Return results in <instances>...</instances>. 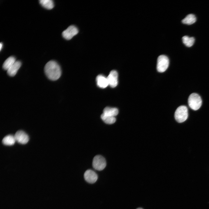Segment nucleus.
I'll use <instances>...</instances> for the list:
<instances>
[{
    "label": "nucleus",
    "mask_w": 209,
    "mask_h": 209,
    "mask_svg": "<svg viewBox=\"0 0 209 209\" xmlns=\"http://www.w3.org/2000/svg\"><path fill=\"white\" fill-rule=\"evenodd\" d=\"M16 61L15 58L13 56H10L5 61L3 65L4 69L8 70Z\"/></svg>",
    "instance_id": "nucleus-13"
},
{
    "label": "nucleus",
    "mask_w": 209,
    "mask_h": 209,
    "mask_svg": "<svg viewBox=\"0 0 209 209\" xmlns=\"http://www.w3.org/2000/svg\"><path fill=\"white\" fill-rule=\"evenodd\" d=\"M78 32V28L74 25L69 26L62 33L63 37L66 39L70 40Z\"/></svg>",
    "instance_id": "nucleus-6"
},
{
    "label": "nucleus",
    "mask_w": 209,
    "mask_h": 209,
    "mask_svg": "<svg viewBox=\"0 0 209 209\" xmlns=\"http://www.w3.org/2000/svg\"><path fill=\"white\" fill-rule=\"evenodd\" d=\"M21 66V62L19 61H16L14 64L7 71L8 75L10 76H14L17 73Z\"/></svg>",
    "instance_id": "nucleus-11"
},
{
    "label": "nucleus",
    "mask_w": 209,
    "mask_h": 209,
    "mask_svg": "<svg viewBox=\"0 0 209 209\" xmlns=\"http://www.w3.org/2000/svg\"><path fill=\"white\" fill-rule=\"evenodd\" d=\"M188 110L187 107L184 105L179 107L174 113V117L176 120L179 123L185 121L188 117Z\"/></svg>",
    "instance_id": "nucleus-3"
},
{
    "label": "nucleus",
    "mask_w": 209,
    "mask_h": 209,
    "mask_svg": "<svg viewBox=\"0 0 209 209\" xmlns=\"http://www.w3.org/2000/svg\"><path fill=\"white\" fill-rule=\"evenodd\" d=\"M3 47V43L1 42L0 44V50H1Z\"/></svg>",
    "instance_id": "nucleus-19"
},
{
    "label": "nucleus",
    "mask_w": 209,
    "mask_h": 209,
    "mask_svg": "<svg viewBox=\"0 0 209 209\" xmlns=\"http://www.w3.org/2000/svg\"><path fill=\"white\" fill-rule=\"evenodd\" d=\"M118 73L115 70L111 71L107 79L109 85L111 87H116L118 84Z\"/></svg>",
    "instance_id": "nucleus-8"
},
{
    "label": "nucleus",
    "mask_w": 209,
    "mask_h": 209,
    "mask_svg": "<svg viewBox=\"0 0 209 209\" xmlns=\"http://www.w3.org/2000/svg\"><path fill=\"white\" fill-rule=\"evenodd\" d=\"M16 141L14 136L8 135L4 137L2 141L3 144L6 145H14Z\"/></svg>",
    "instance_id": "nucleus-14"
},
{
    "label": "nucleus",
    "mask_w": 209,
    "mask_h": 209,
    "mask_svg": "<svg viewBox=\"0 0 209 209\" xmlns=\"http://www.w3.org/2000/svg\"><path fill=\"white\" fill-rule=\"evenodd\" d=\"M96 81L97 86L100 88H105L109 85L107 78L102 75H98L96 77Z\"/></svg>",
    "instance_id": "nucleus-10"
},
{
    "label": "nucleus",
    "mask_w": 209,
    "mask_h": 209,
    "mask_svg": "<svg viewBox=\"0 0 209 209\" xmlns=\"http://www.w3.org/2000/svg\"><path fill=\"white\" fill-rule=\"evenodd\" d=\"M44 70L46 76L51 80H56L61 76L60 67L55 61L51 60L48 62L45 66Z\"/></svg>",
    "instance_id": "nucleus-1"
},
{
    "label": "nucleus",
    "mask_w": 209,
    "mask_h": 209,
    "mask_svg": "<svg viewBox=\"0 0 209 209\" xmlns=\"http://www.w3.org/2000/svg\"><path fill=\"white\" fill-rule=\"evenodd\" d=\"M39 2L42 6L48 9H52L54 6L53 2L52 0H40Z\"/></svg>",
    "instance_id": "nucleus-18"
},
{
    "label": "nucleus",
    "mask_w": 209,
    "mask_h": 209,
    "mask_svg": "<svg viewBox=\"0 0 209 209\" xmlns=\"http://www.w3.org/2000/svg\"><path fill=\"white\" fill-rule=\"evenodd\" d=\"M84 177L85 181L90 183H95L98 178L97 174L91 170H88L85 172Z\"/></svg>",
    "instance_id": "nucleus-9"
},
{
    "label": "nucleus",
    "mask_w": 209,
    "mask_h": 209,
    "mask_svg": "<svg viewBox=\"0 0 209 209\" xmlns=\"http://www.w3.org/2000/svg\"><path fill=\"white\" fill-rule=\"evenodd\" d=\"M188 103L190 107L194 110L198 109L201 107L202 101L200 96L197 94L193 93L189 97Z\"/></svg>",
    "instance_id": "nucleus-2"
},
{
    "label": "nucleus",
    "mask_w": 209,
    "mask_h": 209,
    "mask_svg": "<svg viewBox=\"0 0 209 209\" xmlns=\"http://www.w3.org/2000/svg\"><path fill=\"white\" fill-rule=\"evenodd\" d=\"M14 137L16 141L21 144H26L29 140L28 135L22 130L17 131L14 135Z\"/></svg>",
    "instance_id": "nucleus-7"
},
{
    "label": "nucleus",
    "mask_w": 209,
    "mask_h": 209,
    "mask_svg": "<svg viewBox=\"0 0 209 209\" xmlns=\"http://www.w3.org/2000/svg\"><path fill=\"white\" fill-rule=\"evenodd\" d=\"M101 118L105 123L108 124H113L116 121L115 117L107 116L103 113L101 115Z\"/></svg>",
    "instance_id": "nucleus-17"
},
{
    "label": "nucleus",
    "mask_w": 209,
    "mask_h": 209,
    "mask_svg": "<svg viewBox=\"0 0 209 209\" xmlns=\"http://www.w3.org/2000/svg\"><path fill=\"white\" fill-rule=\"evenodd\" d=\"M183 43L186 46L190 47L194 44L195 39L193 37H190L187 36H183L182 38Z\"/></svg>",
    "instance_id": "nucleus-16"
},
{
    "label": "nucleus",
    "mask_w": 209,
    "mask_h": 209,
    "mask_svg": "<svg viewBox=\"0 0 209 209\" xmlns=\"http://www.w3.org/2000/svg\"><path fill=\"white\" fill-rule=\"evenodd\" d=\"M136 209H143L141 208H137Z\"/></svg>",
    "instance_id": "nucleus-20"
},
{
    "label": "nucleus",
    "mask_w": 209,
    "mask_h": 209,
    "mask_svg": "<svg viewBox=\"0 0 209 209\" xmlns=\"http://www.w3.org/2000/svg\"><path fill=\"white\" fill-rule=\"evenodd\" d=\"M118 113V109L116 108L107 107L103 111V113L107 116L115 117L117 116Z\"/></svg>",
    "instance_id": "nucleus-12"
},
{
    "label": "nucleus",
    "mask_w": 209,
    "mask_h": 209,
    "mask_svg": "<svg viewBox=\"0 0 209 209\" xmlns=\"http://www.w3.org/2000/svg\"><path fill=\"white\" fill-rule=\"evenodd\" d=\"M196 21V18L194 15L189 14L188 15L182 20V23L184 24L191 25L194 24Z\"/></svg>",
    "instance_id": "nucleus-15"
},
{
    "label": "nucleus",
    "mask_w": 209,
    "mask_h": 209,
    "mask_svg": "<svg viewBox=\"0 0 209 209\" xmlns=\"http://www.w3.org/2000/svg\"><path fill=\"white\" fill-rule=\"evenodd\" d=\"M106 165V161L103 156L100 155H97L94 157L92 166L94 169L98 171H101L105 168Z\"/></svg>",
    "instance_id": "nucleus-5"
},
{
    "label": "nucleus",
    "mask_w": 209,
    "mask_h": 209,
    "mask_svg": "<svg viewBox=\"0 0 209 209\" xmlns=\"http://www.w3.org/2000/svg\"><path fill=\"white\" fill-rule=\"evenodd\" d=\"M169 60L168 57L164 55L159 56L157 58L156 69L157 71L162 73L165 71L169 65Z\"/></svg>",
    "instance_id": "nucleus-4"
}]
</instances>
